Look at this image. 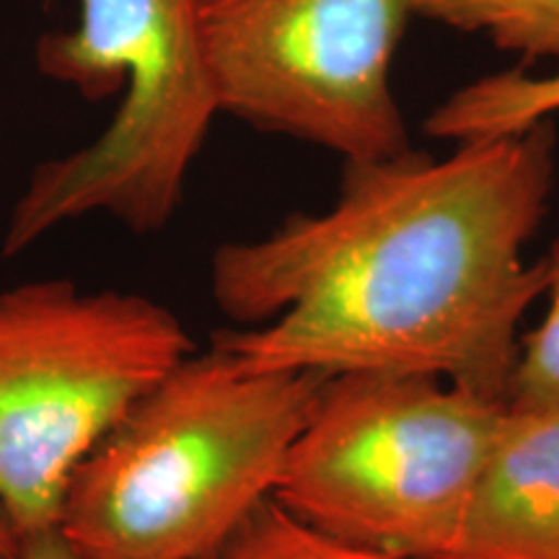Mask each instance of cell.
I'll use <instances>...</instances> for the list:
<instances>
[{"instance_id": "30bf717a", "label": "cell", "mask_w": 559, "mask_h": 559, "mask_svg": "<svg viewBox=\"0 0 559 559\" xmlns=\"http://www.w3.org/2000/svg\"><path fill=\"white\" fill-rule=\"evenodd\" d=\"M210 559H409L326 534L275 498L264 500Z\"/></svg>"}, {"instance_id": "ba28073f", "label": "cell", "mask_w": 559, "mask_h": 559, "mask_svg": "<svg viewBox=\"0 0 559 559\" xmlns=\"http://www.w3.org/2000/svg\"><path fill=\"white\" fill-rule=\"evenodd\" d=\"M559 111V70L531 75L526 68L485 75L453 91L425 120V132L453 143L523 132Z\"/></svg>"}, {"instance_id": "8992f818", "label": "cell", "mask_w": 559, "mask_h": 559, "mask_svg": "<svg viewBox=\"0 0 559 559\" xmlns=\"http://www.w3.org/2000/svg\"><path fill=\"white\" fill-rule=\"evenodd\" d=\"M415 0H194L218 109L349 160L409 151L391 88Z\"/></svg>"}, {"instance_id": "6da1fadb", "label": "cell", "mask_w": 559, "mask_h": 559, "mask_svg": "<svg viewBox=\"0 0 559 559\" xmlns=\"http://www.w3.org/2000/svg\"><path fill=\"white\" fill-rule=\"evenodd\" d=\"M445 158L349 160L324 213L226 243L213 298L249 330L215 342L249 370L415 373L508 400L521 321L544 296L523 249L555 185L549 120Z\"/></svg>"}, {"instance_id": "52a82bcc", "label": "cell", "mask_w": 559, "mask_h": 559, "mask_svg": "<svg viewBox=\"0 0 559 559\" xmlns=\"http://www.w3.org/2000/svg\"><path fill=\"white\" fill-rule=\"evenodd\" d=\"M445 559H559V412L508 407Z\"/></svg>"}, {"instance_id": "8fae6325", "label": "cell", "mask_w": 559, "mask_h": 559, "mask_svg": "<svg viewBox=\"0 0 559 559\" xmlns=\"http://www.w3.org/2000/svg\"><path fill=\"white\" fill-rule=\"evenodd\" d=\"M542 262L549 306L542 324L521 337L506 402L513 409L559 412V236Z\"/></svg>"}, {"instance_id": "7a4b0ae2", "label": "cell", "mask_w": 559, "mask_h": 559, "mask_svg": "<svg viewBox=\"0 0 559 559\" xmlns=\"http://www.w3.org/2000/svg\"><path fill=\"white\" fill-rule=\"evenodd\" d=\"M324 381L194 349L75 469L62 536L81 559H210L275 495Z\"/></svg>"}, {"instance_id": "9c48e42d", "label": "cell", "mask_w": 559, "mask_h": 559, "mask_svg": "<svg viewBox=\"0 0 559 559\" xmlns=\"http://www.w3.org/2000/svg\"><path fill=\"white\" fill-rule=\"evenodd\" d=\"M417 19L466 34H485L502 52L559 70V0H415Z\"/></svg>"}, {"instance_id": "3957f363", "label": "cell", "mask_w": 559, "mask_h": 559, "mask_svg": "<svg viewBox=\"0 0 559 559\" xmlns=\"http://www.w3.org/2000/svg\"><path fill=\"white\" fill-rule=\"evenodd\" d=\"M34 58L41 75L88 102L122 99L99 138L32 171L0 254H24L52 228L94 213L138 236L164 228L221 115L194 0H81L79 24L39 37Z\"/></svg>"}, {"instance_id": "5b68a950", "label": "cell", "mask_w": 559, "mask_h": 559, "mask_svg": "<svg viewBox=\"0 0 559 559\" xmlns=\"http://www.w3.org/2000/svg\"><path fill=\"white\" fill-rule=\"evenodd\" d=\"M194 349L143 293L66 277L0 290V506L19 539L58 526L75 469Z\"/></svg>"}, {"instance_id": "7c38bea8", "label": "cell", "mask_w": 559, "mask_h": 559, "mask_svg": "<svg viewBox=\"0 0 559 559\" xmlns=\"http://www.w3.org/2000/svg\"><path fill=\"white\" fill-rule=\"evenodd\" d=\"M16 559H81L58 526L21 536Z\"/></svg>"}, {"instance_id": "277c9868", "label": "cell", "mask_w": 559, "mask_h": 559, "mask_svg": "<svg viewBox=\"0 0 559 559\" xmlns=\"http://www.w3.org/2000/svg\"><path fill=\"white\" fill-rule=\"evenodd\" d=\"M506 412L432 376H326L272 498L360 547L445 559Z\"/></svg>"}, {"instance_id": "4fadbf2b", "label": "cell", "mask_w": 559, "mask_h": 559, "mask_svg": "<svg viewBox=\"0 0 559 559\" xmlns=\"http://www.w3.org/2000/svg\"><path fill=\"white\" fill-rule=\"evenodd\" d=\"M19 534L13 523L5 515L3 506H0V559H16L19 557Z\"/></svg>"}]
</instances>
